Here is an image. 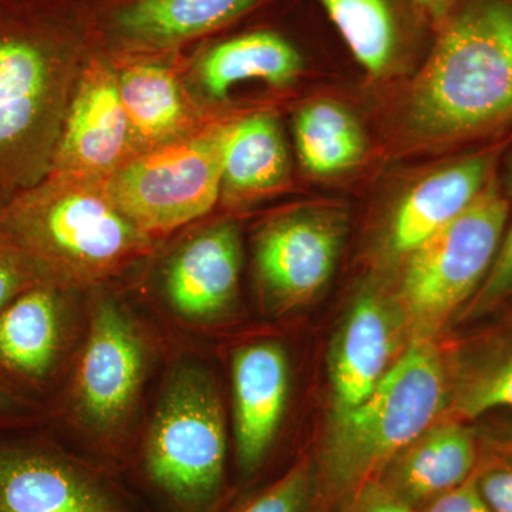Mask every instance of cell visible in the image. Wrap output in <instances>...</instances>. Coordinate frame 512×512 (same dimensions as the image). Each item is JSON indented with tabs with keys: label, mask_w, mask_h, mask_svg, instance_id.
Here are the masks:
<instances>
[{
	"label": "cell",
	"mask_w": 512,
	"mask_h": 512,
	"mask_svg": "<svg viewBox=\"0 0 512 512\" xmlns=\"http://www.w3.org/2000/svg\"><path fill=\"white\" fill-rule=\"evenodd\" d=\"M448 407L458 420L512 407V322L460 366Z\"/></svg>",
	"instance_id": "obj_24"
},
{
	"label": "cell",
	"mask_w": 512,
	"mask_h": 512,
	"mask_svg": "<svg viewBox=\"0 0 512 512\" xmlns=\"http://www.w3.org/2000/svg\"><path fill=\"white\" fill-rule=\"evenodd\" d=\"M500 150L476 151L414 185L397 205L389 229L393 255H412L427 239L456 220L497 177Z\"/></svg>",
	"instance_id": "obj_14"
},
{
	"label": "cell",
	"mask_w": 512,
	"mask_h": 512,
	"mask_svg": "<svg viewBox=\"0 0 512 512\" xmlns=\"http://www.w3.org/2000/svg\"><path fill=\"white\" fill-rule=\"evenodd\" d=\"M47 281L39 268L0 228V311L23 291Z\"/></svg>",
	"instance_id": "obj_26"
},
{
	"label": "cell",
	"mask_w": 512,
	"mask_h": 512,
	"mask_svg": "<svg viewBox=\"0 0 512 512\" xmlns=\"http://www.w3.org/2000/svg\"><path fill=\"white\" fill-rule=\"evenodd\" d=\"M477 484L491 510L512 512V457L480 464Z\"/></svg>",
	"instance_id": "obj_28"
},
{
	"label": "cell",
	"mask_w": 512,
	"mask_h": 512,
	"mask_svg": "<svg viewBox=\"0 0 512 512\" xmlns=\"http://www.w3.org/2000/svg\"><path fill=\"white\" fill-rule=\"evenodd\" d=\"M450 394L439 349L417 339L362 403L333 417L320 463L325 493L349 507L396 454L439 419Z\"/></svg>",
	"instance_id": "obj_3"
},
{
	"label": "cell",
	"mask_w": 512,
	"mask_h": 512,
	"mask_svg": "<svg viewBox=\"0 0 512 512\" xmlns=\"http://www.w3.org/2000/svg\"><path fill=\"white\" fill-rule=\"evenodd\" d=\"M400 319L379 292L360 293L350 306L329 352L333 417L355 409L393 366Z\"/></svg>",
	"instance_id": "obj_13"
},
{
	"label": "cell",
	"mask_w": 512,
	"mask_h": 512,
	"mask_svg": "<svg viewBox=\"0 0 512 512\" xmlns=\"http://www.w3.org/2000/svg\"><path fill=\"white\" fill-rule=\"evenodd\" d=\"M505 439H507V446L510 447V450L512 451V426L507 430V436H505Z\"/></svg>",
	"instance_id": "obj_34"
},
{
	"label": "cell",
	"mask_w": 512,
	"mask_h": 512,
	"mask_svg": "<svg viewBox=\"0 0 512 512\" xmlns=\"http://www.w3.org/2000/svg\"><path fill=\"white\" fill-rule=\"evenodd\" d=\"M318 488V471L301 461L237 512H312Z\"/></svg>",
	"instance_id": "obj_25"
},
{
	"label": "cell",
	"mask_w": 512,
	"mask_h": 512,
	"mask_svg": "<svg viewBox=\"0 0 512 512\" xmlns=\"http://www.w3.org/2000/svg\"><path fill=\"white\" fill-rule=\"evenodd\" d=\"M417 512H494L477 484V471L463 484L439 495Z\"/></svg>",
	"instance_id": "obj_29"
},
{
	"label": "cell",
	"mask_w": 512,
	"mask_h": 512,
	"mask_svg": "<svg viewBox=\"0 0 512 512\" xmlns=\"http://www.w3.org/2000/svg\"><path fill=\"white\" fill-rule=\"evenodd\" d=\"M227 126L127 158L101 181L111 204L147 235L208 214L221 195Z\"/></svg>",
	"instance_id": "obj_5"
},
{
	"label": "cell",
	"mask_w": 512,
	"mask_h": 512,
	"mask_svg": "<svg viewBox=\"0 0 512 512\" xmlns=\"http://www.w3.org/2000/svg\"><path fill=\"white\" fill-rule=\"evenodd\" d=\"M60 96L50 29L20 0H0V205L47 174Z\"/></svg>",
	"instance_id": "obj_4"
},
{
	"label": "cell",
	"mask_w": 512,
	"mask_h": 512,
	"mask_svg": "<svg viewBox=\"0 0 512 512\" xmlns=\"http://www.w3.org/2000/svg\"><path fill=\"white\" fill-rule=\"evenodd\" d=\"M265 0H133L114 16L128 42L167 47L207 35L244 18Z\"/></svg>",
	"instance_id": "obj_20"
},
{
	"label": "cell",
	"mask_w": 512,
	"mask_h": 512,
	"mask_svg": "<svg viewBox=\"0 0 512 512\" xmlns=\"http://www.w3.org/2000/svg\"><path fill=\"white\" fill-rule=\"evenodd\" d=\"M424 20L433 28L434 32L451 8L453 0H414Z\"/></svg>",
	"instance_id": "obj_32"
},
{
	"label": "cell",
	"mask_w": 512,
	"mask_h": 512,
	"mask_svg": "<svg viewBox=\"0 0 512 512\" xmlns=\"http://www.w3.org/2000/svg\"><path fill=\"white\" fill-rule=\"evenodd\" d=\"M130 148L117 73L106 64H93L57 131L47 174L100 184L127 160Z\"/></svg>",
	"instance_id": "obj_9"
},
{
	"label": "cell",
	"mask_w": 512,
	"mask_h": 512,
	"mask_svg": "<svg viewBox=\"0 0 512 512\" xmlns=\"http://www.w3.org/2000/svg\"><path fill=\"white\" fill-rule=\"evenodd\" d=\"M291 161L279 121L268 113L229 124L221 194L231 201L251 200L281 188Z\"/></svg>",
	"instance_id": "obj_22"
},
{
	"label": "cell",
	"mask_w": 512,
	"mask_h": 512,
	"mask_svg": "<svg viewBox=\"0 0 512 512\" xmlns=\"http://www.w3.org/2000/svg\"><path fill=\"white\" fill-rule=\"evenodd\" d=\"M293 130L303 168L318 177L348 171L365 157L366 137L359 121L333 101L303 106Z\"/></svg>",
	"instance_id": "obj_23"
},
{
	"label": "cell",
	"mask_w": 512,
	"mask_h": 512,
	"mask_svg": "<svg viewBox=\"0 0 512 512\" xmlns=\"http://www.w3.org/2000/svg\"><path fill=\"white\" fill-rule=\"evenodd\" d=\"M512 293V227L501 239L500 248L483 284L470 305L473 316L491 311Z\"/></svg>",
	"instance_id": "obj_27"
},
{
	"label": "cell",
	"mask_w": 512,
	"mask_h": 512,
	"mask_svg": "<svg viewBox=\"0 0 512 512\" xmlns=\"http://www.w3.org/2000/svg\"><path fill=\"white\" fill-rule=\"evenodd\" d=\"M498 181H500L501 190H503L505 197L510 200L512 198V151L505 160L503 174H501V178H498Z\"/></svg>",
	"instance_id": "obj_33"
},
{
	"label": "cell",
	"mask_w": 512,
	"mask_h": 512,
	"mask_svg": "<svg viewBox=\"0 0 512 512\" xmlns=\"http://www.w3.org/2000/svg\"><path fill=\"white\" fill-rule=\"evenodd\" d=\"M63 335L60 285L37 282L16 296L0 311V384L23 400V390L43 389L59 367Z\"/></svg>",
	"instance_id": "obj_12"
},
{
	"label": "cell",
	"mask_w": 512,
	"mask_h": 512,
	"mask_svg": "<svg viewBox=\"0 0 512 512\" xmlns=\"http://www.w3.org/2000/svg\"><path fill=\"white\" fill-rule=\"evenodd\" d=\"M225 450L224 414L214 382L201 370H178L148 434V476L178 504L202 507L220 491Z\"/></svg>",
	"instance_id": "obj_7"
},
{
	"label": "cell",
	"mask_w": 512,
	"mask_h": 512,
	"mask_svg": "<svg viewBox=\"0 0 512 512\" xmlns=\"http://www.w3.org/2000/svg\"><path fill=\"white\" fill-rule=\"evenodd\" d=\"M143 372V343L133 323L116 303L101 302L77 373L84 416L99 427L119 423L136 400Z\"/></svg>",
	"instance_id": "obj_11"
},
{
	"label": "cell",
	"mask_w": 512,
	"mask_h": 512,
	"mask_svg": "<svg viewBox=\"0 0 512 512\" xmlns=\"http://www.w3.org/2000/svg\"><path fill=\"white\" fill-rule=\"evenodd\" d=\"M508 214L510 201L497 175L466 211L407 256L402 302L414 325L439 326L476 295L500 248Z\"/></svg>",
	"instance_id": "obj_6"
},
{
	"label": "cell",
	"mask_w": 512,
	"mask_h": 512,
	"mask_svg": "<svg viewBox=\"0 0 512 512\" xmlns=\"http://www.w3.org/2000/svg\"><path fill=\"white\" fill-rule=\"evenodd\" d=\"M232 390L238 464L252 474L274 443L288 400L289 363L282 346L268 340L238 349Z\"/></svg>",
	"instance_id": "obj_15"
},
{
	"label": "cell",
	"mask_w": 512,
	"mask_h": 512,
	"mask_svg": "<svg viewBox=\"0 0 512 512\" xmlns=\"http://www.w3.org/2000/svg\"><path fill=\"white\" fill-rule=\"evenodd\" d=\"M478 444L460 420L431 424L389 461L376 478L387 490L419 510L476 473Z\"/></svg>",
	"instance_id": "obj_18"
},
{
	"label": "cell",
	"mask_w": 512,
	"mask_h": 512,
	"mask_svg": "<svg viewBox=\"0 0 512 512\" xmlns=\"http://www.w3.org/2000/svg\"><path fill=\"white\" fill-rule=\"evenodd\" d=\"M32 414L29 402L20 399L0 384V430L23 426L32 419Z\"/></svg>",
	"instance_id": "obj_31"
},
{
	"label": "cell",
	"mask_w": 512,
	"mask_h": 512,
	"mask_svg": "<svg viewBox=\"0 0 512 512\" xmlns=\"http://www.w3.org/2000/svg\"><path fill=\"white\" fill-rule=\"evenodd\" d=\"M305 69L298 40L282 30L255 28L228 37L201 57L197 76L211 99L222 100L238 83L262 80L286 86Z\"/></svg>",
	"instance_id": "obj_19"
},
{
	"label": "cell",
	"mask_w": 512,
	"mask_h": 512,
	"mask_svg": "<svg viewBox=\"0 0 512 512\" xmlns=\"http://www.w3.org/2000/svg\"><path fill=\"white\" fill-rule=\"evenodd\" d=\"M117 80L131 148L147 153L187 137L190 111L170 69L156 63L131 64L117 73Z\"/></svg>",
	"instance_id": "obj_21"
},
{
	"label": "cell",
	"mask_w": 512,
	"mask_h": 512,
	"mask_svg": "<svg viewBox=\"0 0 512 512\" xmlns=\"http://www.w3.org/2000/svg\"><path fill=\"white\" fill-rule=\"evenodd\" d=\"M349 512H417L377 480L367 483L348 507Z\"/></svg>",
	"instance_id": "obj_30"
},
{
	"label": "cell",
	"mask_w": 512,
	"mask_h": 512,
	"mask_svg": "<svg viewBox=\"0 0 512 512\" xmlns=\"http://www.w3.org/2000/svg\"><path fill=\"white\" fill-rule=\"evenodd\" d=\"M0 228L57 285L96 279L146 254L144 234L101 183L46 174L0 205Z\"/></svg>",
	"instance_id": "obj_2"
},
{
	"label": "cell",
	"mask_w": 512,
	"mask_h": 512,
	"mask_svg": "<svg viewBox=\"0 0 512 512\" xmlns=\"http://www.w3.org/2000/svg\"><path fill=\"white\" fill-rule=\"evenodd\" d=\"M404 113L410 136L427 143H467L510 126L512 0H453Z\"/></svg>",
	"instance_id": "obj_1"
},
{
	"label": "cell",
	"mask_w": 512,
	"mask_h": 512,
	"mask_svg": "<svg viewBox=\"0 0 512 512\" xmlns=\"http://www.w3.org/2000/svg\"><path fill=\"white\" fill-rule=\"evenodd\" d=\"M0 512H126L96 478L32 441L0 439Z\"/></svg>",
	"instance_id": "obj_10"
},
{
	"label": "cell",
	"mask_w": 512,
	"mask_h": 512,
	"mask_svg": "<svg viewBox=\"0 0 512 512\" xmlns=\"http://www.w3.org/2000/svg\"><path fill=\"white\" fill-rule=\"evenodd\" d=\"M369 76H386L434 30L414 0H312Z\"/></svg>",
	"instance_id": "obj_16"
},
{
	"label": "cell",
	"mask_w": 512,
	"mask_h": 512,
	"mask_svg": "<svg viewBox=\"0 0 512 512\" xmlns=\"http://www.w3.org/2000/svg\"><path fill=\"white\" fill-rule=\"evenodd\" d=\"M345 235V217L330 210L289 212L259 229L255 274L271 311H291L318 295L335 271Z\"/></svg>",
	"instance_id": "obj_8"
},
{
	"label": "cell",
	"mask_w": 512,
	"mask_h": 512,
	"mask_svg": "<svg viewBox=\"0 0 512 512\" xmlns=\"http://www.w3.org/2000/svg\"><path fill=\"white\" fill-rule=\"evenodd\" d=\"M242 245L237 224L222 222L191 238L168 264L165 291L190 320L217 318L237 296Z\"/></svg>",
	"instance_id": "obj_17"
}]
</instances>
